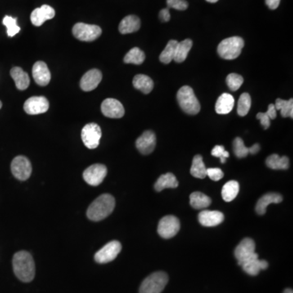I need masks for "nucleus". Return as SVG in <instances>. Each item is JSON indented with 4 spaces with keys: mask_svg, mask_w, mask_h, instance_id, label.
<instances>
[{
    "mask_svg": "<svg viewBox=\"0 0 293 293\" xmlns=\"http://www.w3.org/2000/svg\"><path fill=\"white\" fill-rule=\"evenodd\" d=\"M275 107H276V110H280L283 118H293V99H290L289 100L277 99Z\"/></svg>",
    "mask_w": 293,
    "mask_h": 293,
    "instance_id": "33",
    "label": "nucleus"
},
{
    "mask_svg": "<svg viewBox=\"0 0 293 293\" xmlns=\"http://www.w3.org/2000/svg\"><path fill=\"white\" fill-rule=\"evenodd\" d=\"M235 105V99L228 93L222 94L218 97L216 102V113L218 114H228L233 109Z\"/></svg>",
    "mask_w": 293,
    "mask_h": 293,
    "instance_id": "24",
    "label": "nucleus"
},
{
    "mask_svg": "<svg viewBox=\"0 0 293 293\" xmlns=\"http://www.w3.org/2000/svg\"><path fill=\"white\" fill-rule=\"evenodd\" d=\"M169 281L167 274L159 271L146 277L140 286V293H161Z\"/></svg>",
    "mask_w": 293,
    "mask_h": 293,
    "instance_id": "5",
    "label": "nucleus"
},
{
    "mask_svg": "<svg viewBox=\"0 0 293 293\" xmlns=\"http://www.w3.org/2000/svg\"><path fill=\"white\" fill-rule=\"evenodd\" d=\"M259 150H260V145H258V144H255L253 146L249 148V153L251 154L258 153Z\"/></svg>",
    "mask_w": 293,
    "mask_h": 293,
    "instance_id": "46",
    "label": "nucleus"
},
{
    "mask_svg": "<svg viewBox=\"0 0 293 293\" xmlns=\"http://www.w3.org/2000/svg\"><path fill=\"white\" fill-rule=\"evenodd\" d=\"M240 191V184L236 181H229L223 186L222 190V199L226 202H231L235 200Z\"/></svg>",
    "mask_w": 293,
    "mask_h": 293,
    "instance_id": "28",
    "label": "nucleus"
},
{
    "mask_svg": "<svg viewBox=\"0 0 293 293\" xmlns=\"http://www.w3.org/2000/svg\"><path fill=\"white\" fill-rule=\"evenodd\" d=\"M2 102H1V101H0V109H1V108H2Z\"/></svg>",
    "mask_w": 293,
    "mask_h": 293,
    "instance_id": "49",
    "label": "nucleus"
},
{
    "mask_svg": "<svg viewBox=\"0 0 293 293\" xmlns=\"http://www.w3.org/2000/svg\"><path fill=\"white\" fill-rule=\"evenodd\" d=\"M11 169L15 178L20 181H25L31 175V163L25 156L18 155L12 160Z\"/></svg>",
    "mask_w": 293,
    "mask_h": 293,
    "instance_id": "9",
    "label": "nucleus"
},
{
    "mask_svg": "<svg viewBox=\"0 0 293 293\" xmlns=\"http://www.w3.org/2000/svg\"><path fill=\"white\" fill-rule=\"evenodd\" d=\"M293 293V291L292 289H288L285 290V293Z\"/></svg>",
    "mask_w": 293,
    "mask_h": 293,
    "instance_id": "47",
    "label": "nucleus"
},
{
    "mask_svg": "<svg viewBox=\"0 0 293 293\" xmlns=\"http://www.w3.org/2000/svg\"><path fill=\"white\" fill-rule=\"evenodd\" d=\"M2 24L7 27V33L9 37H13L20 32V28L16 24V18L10 16H4Z\"/></svg>",
    "mask_w": 293,
    "mask_h": 293,
    "instance_id": "36",
    "label": "nucleus"
},
{
    "mask_svg": "<svg viewBox=\"0 0 293 293\" xmlns=\"http://www.w3.org/2000/svg\"><path fill=\"white\" fill-rule=\"evenodd\" d=\"M280 1L281 0H266V3H267L269 8L271 9V10H275L280 6Z\"/></svg>",
    "mask_w": 293,
    "mask_h": 293,
    "instance_id": "45",
    "label": "nucleus"
},
{
    "mask_svg": "<svg viewBox=\"0 0 293 293\" xmlns=\"http://www.w3.org/2000/svg\"><path fill=\"white\" fill-rule=\"evenodd\" d=\"M56 15L54 8L49 5H42V7L34 9L32 11L30 20L35 26H41L47 20H51Z\"/></svg>",
    "mask_w": 293,
    "mask_h": 293,
    "instance_id": "17",
    "label": "nucleus"
},
{
    "mask_svg": "<svg viewBox=\"0 0 293 293\" xmlns=\"http://www.w3.org/2000/svg\"><path fill=\"white\" fill-rule=\"evenodd\" d=\"M178 41L170 40L167 43L166 47L163 50L162 52L160 55V62L163 64H169L173 60L174 56V51H175L176 45L178 44Z\"/></svg>",
    "mask_w": 293,
    "mask_h": 293,
    "instance_id": "34",
    "label": "nucleus"
},
{
    "mask_svg": "<svg viewBox=\"0 0 293 293\" xmlns=\"http://www.w3.org/2000/svg\"><path fill=\"white\" fill-rule=\"evenodd\" d=\"M102 80V73L99 69H91L82 76L80 87L82 91H91L96 89Z\"/></svg>",
    "mask_w": 293,
    "mask_h": 293,
    "instance_id": "16",
    "label": "nucleus"
},
{
    "mask_svg": "<svg viewBox=\"0 0 293 293\" xmlns=\"http://www.w3.org/2000/svg\"><path fill=\"white\" fill-rule=\"evenodd\" d=\"M179 230V220L175 216H165L160 219L158 224V234L164 239H170L175 236Z\"/></svg>",
    "mask_w": 293,
    "mask_h": 293,
    "instance_id": "8",
    "label": "nucleus"
},
{
    "mask_svg": "<svg viewBox=\"0 0 293 293\" xmlns=\"http://www.w3.org/2000/svg\"><path fill=\"white\" fill-rule=\"evenodd\" d=\"M12 266L14 273L22 282H31L35 276L34 261L28 252L20 251L15 253Z\"/></svg>",
    "mask_w": 293,
    "mask_h": 293,
    "instance_id": "1",
    "label": "nucleus"
},
{
    "mask_svg": "<svg viewBox=\"0 0 293 293\" xmlns=\"http://www.w3.org/2000/svg\"><path fill=\"white\" fill-rule=\"evenodd\" d=\"M257 118L261 121V124L265 130L268 129L271 126V119L269 118L267 113H259L257 115Z\"/></svg>",
    "mask_w": 293,
    "mask_h": 293,
    "instance_id": "42",
    "label": "nucleus"
},
{
    "mask_svg": "<svg viewBox=\"0 0 293 293\" xmlns=\"http://www.w3.org/2000/svg\"><path fill=\"white\" fill-rule=\"evenodd\" d=\"M255 242L250 238H245L236 247L235 256L240 266L250 258L258 255V253H255Z\"/></svg>",
    "mask_w": 293,
    "mask_h": 293,
    "instance_id": "12",
    "label": "nucleus"
},
{
    "mask_svg": "<svg viewBox=\"0 0 293 293\" xmlns=\"http://www.w3.org/2000/svg\"><path fill=\"white\" fill-rule=\"evenodd\" d=\"M135 88L142 91L143 93L149 94L153 89V81L148 76L138 74L133 79Z\"/></svg>",
    "mask_w": 293,
    "mask_h": 293,
    "instance_id": "27",
    "label": "nucleus"
},
{
    "mask_svg": "<svg viewBox=\"0 0 293 293\" xmlns=\"http://www.w3.org/2000/svg\"><path fill=\"white\" fill-rule=\"evenodd\" d=\"M243 83H244V78L240 74L231 73L227 77V84L231 91H236L240 89Z\"/></svg>",
    "mask_w": 293,
    "mask_h": 293,
    "instance_id": "38",
    "label": "nucleus"
},
{
    "mask_svg": "<svg viewBox=\"0 0 293 293\" xmlns=\"http://www.w3.org/2000/svg\"><path fill=\"white\" fill-rule=\"evenodd\" d=\"M159 18L162 22H167L170 19V14H169V8H164L160 10L159 12Z\"/></svg>",
    "mask_w": 293,
    "mask_h": 293,
    "instance_id": "43",
    "label": "nucleus"
},
{
    "mask_svg": "<svg viewBox=\"0 0 293 293\" xmlns=\"http://www.w3.org/2000/svg\"><path fill=\"white\" fill-rule=\"evenodd\" d=\"M276 111H277V110L276 109L275 105H273V104H271V105H269L268 110L267 111V114L268 115V117L270 118L271 120H274V119H276V116H277Z\"/></svg>",
    "mask_w": 293,
    "mask_h": 293,
    "instance_id": "44",
    "label": "nucleus"
},
{
    "mask_svg": "<svg viewBox=\"0 0 293 293\" xmlns=\"http://www.w3.org/2000/svg\"><path fill=\"white\" fill-rule=\"evenodd\" d=\"M156 144L155 134L151 131L144 132L136 140V147L144 155H148L154 151Z\"/></svg>",
    "mask_w": 293,
    "mask_h": 293,
    "instance_id": "15",
    "label": "nucleus"
},
{
    "mask_svg": "<svg viewBox=\"0 0 293 293\" xmlns=\"http://www.w3.org/2000/svg\"><path fill=\"white\" fill-rule=\"evenodd\" d=\"M283 197L280 194L271 193L265 194L263 196L258 200V203L256 204V212L259 215H264L267 213V208L269 204H280L282 202Z\"/></svg>",
    "mask_w": 293,
    "mask_h": 293,
    "instance_id": "20",
    "label": "nucleus"
},
{
    "mask_svg": "<svg viewBox=\"0 0 293 293\" xmlns=\"http://www.w3.org/2000/svg\"><path fill=\"white\" fill-rule=\"evenodd\" d=\"M102 33V29L96 24L77 23L73 28V34L77 39L83 42H92Z\"/></svg>",
    "mask_w": 293,
    "mask_h": 293,
    "instance_id": "6",
    "label": "nucleus"
},
{
    "mask_svg": "<svg viewBox=\"0 0 293 293\" xmlns=\"http://www.w3.org/2000/svg\"><path fill=\"white\" fill-rule=\"evenodd\" d=\"M101 136V129L100 126L96 123L86 125L82 131V140L87 148H96L100 145Z\"/></svg>",
    "mask_w": 293,
    "mask_h": 293,
    "instance_id": "7",
    "label": "nucleus"
},
{
    "mask_svg": "<svg viewBox=\"0 0 293 293\" xmlns=\"http://www.w3.org/2000/svg\"><path fill=\"white\" fill-rule=\"evenodd\" d=\"M207 176L213 181H219L223 178L224 173L219 168H209L207 169Z\"/></svg>",
    "mask_w": 293,
    "mask_h": 293,
    "instance_id": "41",
    "label": "nucleus"
},
{
    "mask_svg": "<svg viewBox=\"0 0 293 293\" xmlns=\"http://www.w3.org/2000/svg\"><path fill=\"white\" fill-rule=\"evenodd\" d=\"M233 148L234 153L238 158L246 157L247 155H249V148L244 145V141L241 138L237 137L235 139L233 142Z\"/></svg>",
    "mask_w": 293,
    "mask_h": 293,
    "instance_id": "37",
    "label": "nucleus"
},
{
    "mask_svg": "<svg viewBox=\"0 0 293 293\" xmlns=\"http://www.w3.org/2000/svg\"><path fill=\"white\" fill-rule=\"evenodd\" d=\"M166 2L168 8L184 11L188 7V2L186 0H166Z\"/></svg>",
    "mask_w": 293,
    "mask_h": 293,
    "instance_id": "40",
    "label": "nucleus"
},
{
    "mask_svg": "<svg viewBox=\"0 0 293 293\" xmlns=\"http://www.w3.org/2000/svg\"><path fill=\"white\" fill-rule=\"evenodd\" d=\"M107 167L105 164H95L88 167L83 172V178L91 186H98L104 181L106 177Z\"/></svg>",
    "mask_w": 293,
    "mask_h": 293,
    "instance_id": "11",
    "label": "nucleus"
},
{
    "mask_svg": "<svg viewBox=\"0 0 293 293\" xmlns=\"http://www.w3.org/2000/svg\"><path fill=\"white\" fill-rule=\"evenodd\" d=\"M268 262L265 260H259L258 255L250 258L249 260L241 264L243 270L249 276H258L262 270H266L268 267Z\"/></svg>",
    "mask_w": 293,
    "mask_h": 293,
    "instance_id": "21",
    "label": "nucleus"
},
{
    "mask_svg": "<svg viewBox=\"0 0 293 293\" xmlns=\"http://www.w3.org/2000/svg\"><path fill=\"white\" fill-rule=\"evenodd\" d=\"M11 78L16 84V88L20 91L26 90L29 86V77L28 73L23 70L20 67H14L10 71Z\"/></svg>",
    "mask_w": 293,
    "mask_h": 293,
    "instance_id": "23",
    "label": "nucleus"
},
{
    "mask_svg": "<svg viewBox=\"0 0 293 293\" xmlns=\"http://www.w3.org/2000/svg\"><path fill=\"white\" fill-rule=\"evenodd\" d=\"M122 251V244L119 241L113 240L108 243L95 255V260L100 264H105L114 261Z\"/></svg>",
    "mask_w": 293,
    "mask_h": 293,
    "instance_id": "10",
    "label": "nucleus"
},
{
    "mask_svg": "<svg viewBox=\"0 0 293 293\" xmlns=\"http://www.w3.org/2000/svg\"><path fill=\"white\" fill-rule=\"evenodd\" d=\"M192 44L193 42L191 39H185L182 42H178V44L176 45L173 60L177 63L183 62L187 59L189 51L192 47Z\"/></svg>",
    "mask_w": 293,
    "mask_h": 293,
    "instance_id": "26",
    "label": "nucleus"
},
{
    "mask_svg": "<svg viewBox=\"0 0 293 293\" xmlns=\"http://www.w3.org/2000/svg\"><path fill=\"white\" fill-rule=\"evenodd\" d=\"M266 164L272 169H288L289 167V159L284 155L280 156L277 154L269 155L266 160Z\"/></svg>",
    "mask_w": 293,
    "mask_h": 293,
    "instance_id": "29",
    "label": "nucleus"
},
{
    "mask_svg": "<svg viewBox=\"0 0 293 293\" xmlns=\"http://www.w3.org/2000/svg\"><path fill=\"white\" fill-rule=\"evenodd\" d=\"M198 219L200 224L206 227H216L221 224L224 220L222 212L203 210L199 213Z\"/></svg>",
    "mask_w": 293,
    "mask_h": 293,
    "instance_id": "19",
    "label": "nucleus"
},
{
    "mask_svg": "<svg viewBox=\"0 0 293 293\" xmlns=\"http://www.w3.org/2000/svg\"><path fill=\"white\" fill-rule=\"evenodd\" d=\"M177 100L181 109L189 115H195L200 111V105L195 96L193 90L188 86H184L178 90Z\"/></svg>",
    "mask_w": 293,
    "mask_h": 293,
    "instance_id": "3",
    "label": "nucleus"
},
{
    "mask_svg": "<svg viewBox=\"0 0 293 293\" xmlns=\"http://www.w3.org/2000/svg\"><path fill=\"white\" fill-rule=\"evenodd\" d=\"M102 114L109 118H122L125 114V109L120 101L109 98L104 100L101 105Z\"/></svg>",
    "mask_w": 293,
    "mask_h": 293,
    "instance_id": "14",
    "label": "nucleus"
},
{
    "mask_svg": "<svg viewBox=\"0 0 293 293\" xmlns=\"http://www.w3.org/2000/svg\"><path fill=\"white\" fill-rule=\"evenodd\" d=\"M244 42L240 37H231L220 42L218 47V53L224 60H235L240 56Z\"/></svg>",
    "mask_w": 293,
    "mask_h": 293,
    "instance_id": "4",
    "label": "nucleus"
},
{
    "mask_svg": "<svg viewBox=\"0 0 293 293\" xmlns=\"http://www.w3.org/2000/svg\"><path fill=\"white\" fill-rule=\"evenodd\" d=\"M33 79L37 84L45 87L49 84L51 81V73L49 71L48 67L43 61H38L33 66Z\"/></svg>",
    "mask_w": 293,
    "mask_h": 293,
    "instance_id": "18",
    "label": "nucleus"
},
{
    "mask_svg": "<svg viewBox=\"0 0 293 293\" xmlns=\"http://www.w3.org/2000/svg\"><path fill=\"white\" fill-rule=\"evenodd\" d=\"M140 25H141V22H140V18L135 15H130L122 19L118 29L122 34H127V33L138 31L140 29Z\"/></svg>",
    "mask_w": 293,
    "mask_h": 293,
    "instance_id": "22",
    "label": "nucleus"
},
{
    "mask_svg": "<svg viewBox=\"0 0 293 293\" xmlns=\"http://www.w3.org/2000/svg\"><path fill=\"white\" fill-rule=\"evenodd\" d=\"M115 208V199L110 194H103L91 203L87 215L91 221L99 222L109 217Z\"/></svg>",
    "mask_w": 293,
    "mask_h": 293,
    "instance_id": "2",
    "label": "nucleus"
},
{
    "mask_svg": "<svg viewBox=\"0 0 293 293\" xmlns=\"http://www.w3.org/2000/svg\"><path fill=\"white\" fill-rule=\"evenodd\" d=\"M212 200L208 195L195 191L190 195V204L195 209H205L211 204Z\"/></svg>",
    "mask_w": 293,
    "mask_h": 293,
    "instance_id": "30",
    "label": "nucleus"
},
{
    "mask_svg": "<svg viewBox=\"0 0 293 293\" xmlns=\"http://www.w3.org/2000/svg\"><path fill=\"white\" fill-rule=\"evenodd\" d=\"M145 60V54L139 47H134L125 56L124 62L127 64L141 65Z\"/></svg>",
    "mask_w": 293,
    "mask_h": 293,
    "instance_id": "32",
    "label": "nucleus"
},
{
    "mask_svg": "<svg viewBox=\"0 0 293 293\" xmlns=\"http://www.w3.org/2000/svg\"><path fill=\"white\" fill-rule=\"evenodd\" d=\"M252 100L249 94L243 93L240 96L238 101L237 114L240 117H244L249 114L250 108H251Z\"/></svg>",
    "mask_w": 293,
    "mask_h": 293,
    "instance_id": "35",
    "label": "nucleus"
},
{
    "mask_svg": "<svg viewBox=\"0 0 293 293\" xmlns=\"http://www.w3.org/2000/svg\"><path fill=\"white\" fill-rule=\"evenodd\" d=\"M212 155L215 156V157L220 158L221 162H226V159L229 157V152L226 151L224 148V146H221V145H217V146L213 147V150L211 151Z\"/></svg>",
    "mask_w": 293,
    "mask_h": 293,
    "instance_id": "39",
    "label": "nucleus"
},
{
    "mask_svg": "<svg viewBox=\"0 0 293 293\" xmlns=\"http://www.w3.org/2000/svg\"><path fill=\"white\" fill-rule=\"evenodd\" d=\"M178 186V182L175 176L173 173H167L160 176L157 181L155 182V190L156 191H161L164 189L176 188Z\"/></svg>",
    "mask_w": 293,
    "mask_h": 293,
    "instance_id": "25",
    "label": "nucleus"
},
{
    "mask_svg": "<svg viewBox=\"0 0 293 293\" xmlns=\"http://www.w3.org/2000/svg\"><path fill=\"white\" fill-rule=\"evenodd\" d=\"M208 2H212V3H214V2H218V0H206Z\"/></svg>",
    "mask_w": 293,
    "mask_h": 293,
    "instance_id": "48",
    "label": "nucleus"
},
{
    "mask_svg": "<svg viewBox=\"0 0 293 293\" xmlns=\"http://www.w3.org/2000/svg\"><path fill=\"white\" fill-rule=\"evenodd\" d=\"M49 102L44 96H33L24 102V110L29 115L44 114L48 110Z\"/></svg>",
    "mask_w": 293,
    "mask_h": 293,
    "instance_id": "13",
    "label": "nucleus"
},
{
    "mask_svg": "<svg viewBox=\"0 0 293 293\" xmlns=\"http://www.w3.org/2000/svg\"><path fill=\"white\" fill-rule=\"evenodd\" d=\"M191 175L197 178H204L207 176V168L203 161L202 155L194 156L191 167Z\"/></svg>",
    "mask_w": 293,
    "mask_h": 293,
    "instance_id": "31",
    "label": "nucleus"
}]
</instances>
